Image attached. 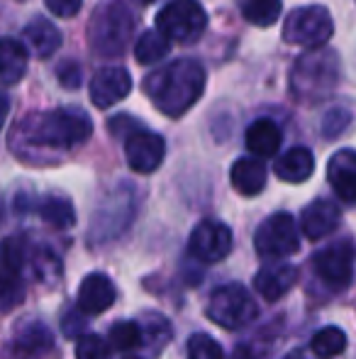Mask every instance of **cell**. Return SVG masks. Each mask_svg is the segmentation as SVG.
I'll return each instance as SVG.
<instances>
[{
	"label": "cell",
	"instance_id": "obj_1",
	"mask_svg": "<svg viewBox=\"0 0 356 359\" xmlns=\"http://www.w3.org/2000/svg\"><path fill=\"white\" fill-rule=\"evenodd\" d=\"M93 135V123L81 108H57L29 113L15 125L10 147L27 161L57 159L76 147L86 144Z\"/></svg>",
	"mask_w": 356,
	"mask_h": 359
},
{
	"label": "cell",
	"instance_id": "obj_2",
	"mask_svg": "<svg viewBox=\"0 0 356 359\" xmlns=\"http://www.w3.org/2000/svg\"><path fill=\"white\" fill-rule=\"evenodd\" d=\"M203 90L205 69L195 59H176V62L149 74L144 81V93L166 118L185 115L200 100Z\"/></svg>",
	"mask_w": 356,
	"mask_h": 359
},
{
	"label": "cell",
	"instance_id": "obj_3",
	"mask_svg": "<svg viewBox=\"0 0 356 359\" xmlns=\"http://www.w3.org/2000/svg\"><path fill=\"white\" fill-rule=\"evenodd\" d=\"M339 83V57L332 49L313 47L300 54L290 69V93L298 103L315 105Z\"/></svg>",
	"mask_w": 356,
	"mask_h": 359
},
{
	"label": "cell",
	"instance_id": "obj_4",
	"mask_svg": "<svg viewBox=\"0 0 356 359\" xmlns=\"http://www.w3.org/2000/svg\"><path fill=\"white\" fill-rule=\"evenodd\" d=\"M137 18L122 0H108L98 5L88 22V44L93 54L103 59L122 57L134 37Z\"/></svg>",
	"mask_w": 356,
	"mask_h": 359
},
{
	"label": "cell",
	"instance_id": "obj_5",
	"mask_svg": "<svg viewBox=\"0 0 356 359\" xmlns=\"http://www.w3.org/2000/svg\"><path fill=\"white\" fill-rule=\"evenodd\" d=\"M134 215H137V191L122 181L95 208L88 230V242L103 245V242L120 237L134 220Z\"/></svg>",
	"mask_w": 356,
	"mask_h": 359
},
{
	"label": "cell",
	"instance_id": "obj_6",
	"mask_svg": "<svg viewBox=\"0 0 356 359\" xmlns=\"http://www.w3.org/2000/svg\"><path fill=\"white\" fill-rule=\"evenodd\" d=\"M208 27V15L198 0H169L157 15V29L171 42H198Z\"/></svg>",
	"mask_w": 356,
	"mask_h": 359
},
{
	"label": "cell",
	"instance_id": "obj_7",
	"mask_svg": "<svg viewBox=\"0 0 356 359\" xmlns=\"http://www.w3.org/2000/svg\"><path fill=\"white\" fill-rule=\"evenodd\" d=\"M259 316L257 301L239 284H225L208 301V318L225 330H239Z\"/></svg>",
	"mask_w": 356,
	"mask_h": 359
},
{
	"label": "cell",
	"instance_id": "obj_8",
	"mask_svg": "<svg viewBox=\"0 0 356 359\" xmlns=\"http://www.w3.org/2000/svg\"><path fill=\"white\" fill-rule=\"evenodd\" d=\"M334 32L332 15L322 5H308L298 8L285 18L283 22V39L288 44H300V47H325Z\"/></svg>",
	"mask_w": 356,
	"mask_h": 359
},
{
	"label": "cell",
	"instance_id": "obj_9",
	"mask_svg": "<svg viewBox=\"0 0 356 359\" xmlns=\"http://www.w3.org/2000/svg\"><path fill=\"white\" fill-rule=\"evenodd\" d=\"M254 247L262 257L269 259H278V257H288L298 252L300 235L298 225H295L290 213H273L271 217L259 225L257 235H254Z\"/></svg>",
	"mask_w": 356,
	"mask_h": 359
},
{
	"label": "cell",
	"instance_id": "obj_10",
	"mask_svg": "<svg viewBox=\"0 0 356 359\" xmlns=\"http://www.w3.org/2000/svg\"><path fill=\"white\" fill-rule=\"evenodd\" d=\"M188 250L203 264L222 262L232 252V230L220 220H203L190 235Z\"/></svg>",
	"mask_w": 356,
	"mask_h": 359
},
{
	"label": "cell",
	"instance_id": "obj_11",
	"mask_svg": "<svg viewBox=\"0 0 356 359\" xmlns=\"http://www.w3.org/2000/svg\"><path fill=\"white\" fill-rule=\"evenodd\" d=\"M354 245L352 240H339L332 242L329 247H325L322 252L315 255V271L318 276L332 288H344L349 286L354 274Z\"/></svg>",
	"mask_w": 356,
	"mask_h": 359
},
{
	"label": "cell",
	"instance_id": "obj_12",
	"mask_svg": "<svg viewBox=\"0 0 356 359\" xmlns=\"http://www.w3.org/2000/svg\"><path fill=\"white\" fill-rule=\"evenodd\" d=\"M124 156L129 169H134L137 174H152L166 156V142L162 135L137 128L124 137Z\"/></svg>",
	"mask_w": 356,
	"mask_h": 359
},
{
	"label": "cell",
	"instance_id": "obj_13",
	"mask_svg": "<svg viewBox=\"0 0 356 359\" xmlns=\"http://www.w3.org/2000/svg\"><path fill=\"white\" fill-rule=\"evenodd\" d=\"M132 90V76L122 67H103L90 79V100L98 108H110L127 98Z\"/></svg>",
	"mask_w": 356,
	"mask_h": 359
},
{
	"label": "cell",
	"instance_id": "obj_14",
	"mask_svg": "<svg viewBox=\"0 0 356 359\" xmlns=\"http://www.w3.org/2000/svg\"><path fill=\"white\" fill-rule=\"evenodd\" d=\"M327 179L344 203H356V151L339 149L327 164Z\"/></svg>",
	"mask_w": 356,
	"mask_h": 359
},
{
	"label": "cell",
	"instance_id": "obj_15",
	"mask_svg": "<svg viewBox=\"0 0 356 359\" xmlns=\"http://www.w3.org/2000/svg\"><path fill=\"white\" fill-rule=\"evenodd\" d=\"M115 284L105 274H88L78 288V308L88 316L105 313L115 303Z\"/></svg>",
	"mask_w": 356,
	"mask_h": 359
},
{
	"label": "cell",
	"instance_id": "obj_16",
	"mask_svg": "<svg viewBox=\"0 0 356 359\" xmlns=\"http://www.w3.org/2000/svg\"><path fill=\"white\" fill-rule=\"evenodd\" d=\"M339 208L332 201H315L300 215V227L308 240H322L339 225Z\"/></svg>",
	"mask_w": 356,
	"mask_h": 359
},
{
	"label": "cell",
	"instance_id": "obj_17",
	"mask_svg": "<svg viewBox=\"0 0 356 359\" xmlns=\"http://www.w3.org/2000/svg\"><path fill=\"white\" fill-rule=\"evenodd\" d=\"M295 281H298V269H295V266L273 264L259 271L257 279H254V286H257V291L262 293L269 303H273V301H278V298H283L285 293L295 286Z\"/></svg>",
	"mask_w": 356,
	"mask_h": 359
},
{
	"label": "cell",
	"instance_id": "obj_18",
	"mask_svg": "<svg viewBox=\"0 0 356 359\" xmlns=\"http://www.w3.org/2000/svg\"><path fill=\"white\" fill-rule=\"evenodd\" d=\"M273 171L285 184H303V181H308L313 176L315 156L308 147H293L280 159H276Z\"/></svg>",
	"mask_w": 356,
	"mask_h": 359
},
{
	"label": "cell",
	"instance_id": "obj_19",
	"mask_svg": "<svg viewBox=\"0 0 356 359\" xmlns=\"http://www.w3.org/2000/svg\"><path fill=\"white\" fill-rule=\"evenodd\" d=\"M24 42L27 47L37 54L39 59H49L57 54V49L62 47V32L54 22H49L47 18H34L32 22L24 27Z\"/></svg>",
	"mask_w": 356,
	"mask_h": 359
},
{
	"label": "cell",
	"instance_id": "obj_20",
	"mask_svg": "<svg viewBox=\"0 0 356 359\" xmlns=\"http://www.w3.org/2000/svg\"><path fill=\"white\" fill-rule=\"evenodd\" d=\"M229 181L242 196H257L266 186V166H264V161L244 156V159H237L232 164Z\"/></svg>",
	"mask_w": 356,
	"mask_h": 359
},
{
	"label": "cell",
	"instance_id": "obj_21",
	"mask_svg": "<svg viewBox=\"0 0 356 359\" xmlns=\"http://www.w3.org/2000/svg\"><path fill=\"white\" fill-rule=\"evenodd\" d=\"M27 74V49L13 37L0 39V83L15 86Z\"/></svg>",
	"mask_w": 356,
	"mask_h": 359
},
{
	"label": "cell",
	"instance_id": "obj_22",
	"mask_svg": "<svg viewBox=\"0 0 356 359\" xmlns=\"http://www.w3.org/2000/svg\"><path fill=\"white\" fill-rule=\"evenodd\" d=\"M280 140H283L280 128L269 118L257 120L247 130V147L257 156H273L280 147Z\"/></svg>",
	"mask_w": 356,
	"mask_h": 359
},
{
	"label": "cell",
	"instance_id": "obj_23",
	"mask_svg": "<svg viewBox=\"0 0 356 359\" xmlns=\"http://www.w3.org/2000/svg\"><path fill=\"white\" fill-rule=\"evenodd\" d=\"M37 213L47 225L57 227V230H69L76 222V210H73L71 201L64 196H44L37 205Z\"/></svg>",
	"mask_w": 356,
	"mask_h": 359
},
{
	"label": "cell",
	"instance_id": "obj_24",
	"mask_svg": "<svg viewBox=\"0 0 356 359\" xmlns=\"http://www.w3.org/2000/svg\"><path fill=\"white\" fill-rule=\"evenodd\" d=\"M27 264V242L22 237H5L0 242V279H15Z\"/></svg>",
	"mask_w": 356,
	"mask_h": 359
},
{
	"label": "cell",
	"instance_id": "obj_25",
	"mask_svg": "<svg viewBox=\"0 0 356 359\" xmlns=\"http://www.w3.org/2000/svg\"><path fill=\"white\" fill-rule=\"evenodd\" d=\"M139 325H142V332H144V347H147L152 355H159L173 335L171 323H169L162 313H144V316L139 318Z\"/></svg>",
	"mask_w": 356,
	"mask_h": 359
},
{
	"label": "cell",
	"instance_id": "obj_26",
	"mask_svg": "<svg viewBox=\"0 0 356 359\" xmlns=\"http://www.w3.org/2000/svg\"><path fill=\"white\" fill-rule=\"evenodd\" d=\"M54 335L44 323H24L15 335V345L17 350L29 352V355H39V352L52 350Z\"/></svg>",
	"mask_w": 356,
	"mask_h": 359
},
{
	"label": "cell",
	"instance_id": "obj_27",
	"mask_svg": "<svg viewBox=\"0 0 356 359\" xmlns=\"http://www.w3.org/2000/svg\"><path fill=\"white\" fill-rule=\"evenodd\" d=\"M169 42H171V39L164 32H159V29H147V32L137 39V44H134V54H137V59L142 64H157L169 54V47H171Z\"/></svg>",
	"mask_w": 356,
	"mask_h": 359
},
{
	"label": "cell",
	"instance_id": "obj_28",
	"mask_svg": "<svg viewBox=\"0 0 356 359\" xmlns=\"http://www.w3.org/2000/svg\"><path fill=\"white\" fill-rule=\"evenodd\" d=\"M244 20L257 27H271L280 18V0H239Z\"/></svg>",
	"mask_w": 356,
	"mask_h": 359
},
{
	"label": "cell",
	"instance_id": "obj_29",
	"mask_svg": "<svg viewBox=\"0 0 356 359\" xmlns=\"http://www.w3.org/2000/svg\"><path fill=\"white\" fill-rule=\"evenodd\" d=\"M110 347L120 352L139 350L144 347V332L139 320H120L110 327Z\"/></svg>",
	"mask_w": 356,
	"mask_h": 359
},
{
	"label": "cell",
	"instance_id": "obj_30",
	"mask_svg": "<svg viewBox=\"0 0 356 359\" xmlns=\"http://www.w3.org/2000/svg\"><path fill=\"white\" fill-rule=\"evenodd\" d=\"M310 347H313V352L318 357L332 359L344 352V347H347V335H344L339 327H322V330L313 335Z\"/></svg>",
	"mask_w": 356,
	"mask_h": 359
},
{
	"label": "cell",
	"instance_id": "obj_31",
	"mask_svg": "<svg viewBox=\"0 0 356 359\" xmlns=\"http://www.w3.org/2000/svg\"><path fill=\"white\" fill-rule=\"evenodd\" d=\"M188 359H225L222 347L205 332H198L188 340Z\"/></svg>",
	"mask_w": 356,
	"mask_h": 359
},
{
	"label": "cell",
	"instance_id": "obj_32",
	"mask_svg": "<svg viewBox=\"0 0 356 359\" xmlns=\"http://www.w3.org/2000/svg\"><path fill=\"white\" fill-rule=\"evenodd\" d=\"M76 359H110V345L100 335L86 332L76 342Z\"/></svg>",
	"mask_w": 356,
	"mask_h": 359
},
{
	"label": "cell",
	"instance_id": "obj_33",
	"mask_svg": "<svg viewBox=\"0 0 356 359\" xmlns=\"http://www.w3.org/2000/svg\"><path fill=\"white\" fill-rule=\"evenodd\" d=\"M24 298V284L20 276L15 279H0V311L8 313L15 306H20Z\"/></svg>",
	"mask_w": 356,
	"mask_h": 359
},
{
	"label": "cell",
	"instance_id": "obj_34",
	"mask_svg": "<svg viewBox=\"0 0 356 359\" xmlns=\"http://www.w3.org/2000/svg\"><path fill=\"white\" fill-rule=\"evenodd\" d=\"M349 123H352V113H349L347 108H332L322 120L325 137H337V135H342L344 130L349 128Z\"/></svg>",
	"mask_w": 356,
	"mask_h": 359
},
{
	"label": "cell",
	"instance_id": "obj_35",
	"mask_svg": "<svg viewBox=\"0 0 356 359\" xmlns=\"http://www.w3.org/2000/svg\"><path fill=\"white\" fill-rule=\"evenodd\" d=\"M86 313L81 311V308H69L66 313H64L62 318V332L66 337H71V340H76V337L86 335Z\"/></svg>",
	"mask_w": 356,
	"mask_h": 359
},
{
	"label": "cell",
	"instance_id": "obj_36",
	"mask_svg": "<svg viewBox=\"0 0 356 359\" xmlns=\"http://www.w3.org/2000/svg\"><path fill=\"white\" fill-rule=\"evenodd\" d=\"M49 8V13H54L57 18H73L81 10L83 0H44Z\"/></svg>",
	"mask_w": 356,
	"mask_h": 359
},
{
	"label": "cell",
	"instance_id": "obj_37",
	"mask_svg": "<svg viewBox=\"0 0 356 359\" xmlns=\"http://www.w3.org/2000/svg\"><path fill=\"white\" fill-rule=\"evenodd\" d=\"M57 76H59V81L64 83V88H78V86H81V69H78L71 59L59 67Z\"/></svg>",
	"mask_w": 356,
	"mask_h": 359
},
{
	"label": "cell",
	"instance_id": "obj_38",
	"mask_svg": "<svg viewBox=\"0 0 356 359\" xmlns=\"http://www.w3.org/2000/svg\"><path fill=\"white\" fill-rule=\"evenodd\" d=\"M8 113H10V100H8V95L0 90V130H3L5 120H8Z\"/></svg>",
	"mask_w": 356,
	"mask_h": 359
},
{
	"label": "cell",
	"instance_id": "obj_39",
	"mask_svg": "<svg viewBox=\"0 0 356 359\" xmlns=\"http://www.w3.org/2000/svg\"><path fill=\"white\" fill-rule=\"evenodd\" d=\"M232 359H254V355H252V350H247V347H239Z\"/></svg>",
	"mask_w": 356,
	"mask_h": 359
},
{
	"label": "cell",
	"instance_id": "obj_40",
	"mask_svg": "<svg viewBox=\"0 0 356 359\" xmlns=\"http://www.w3.org/2000/svg\"><path fill=\"white\" fill-rule=\"evenodd\" d=\"M137 3H142V5H149V3H154V0H137Z\"/></svg>",
	"mask_w": 356,
	"mask_h": 359
},
{
	"label": "cell",
	"instance_id": "obj_41",
	"mask_svg": "<svg viewBox=\"0 0 356 359\" xmlns=\"http://www.w3.org/2000/svg\"><path fill=\"white\" fill-rule=\"evenodd\" d=\"M285 359H303L300 355H290V357H285Z\"/></svg>",
	"mask_w": 356,
	"mask_h": 359
},
{
	"label": "cell",
	"instance_id": "obj_42",
	"mask_svg": "<svg viewBox=\"0 0 356 359\" xmlns=\"http://www.w3.org/2000/svg\"><path fill=\"white\" fill-rule=\"evenodd\" d=\"M0 222H3V210H0Z\"/></svg>",
	"mask_w": 356,
	"mask_h": 359
},
{
	"label": "cell",
	"instance_id": "obj_43",
	"mask_svg": "<svg viewBox=\"0 0 356 359\" xmlns=\"http://www.w3.org/2000/svg\"><path fill=\"white\" fill-rule=\"evenodd\" d=\"M127 359H137V357H127Z\"/></svg>",
	"mask_w": 356,
	"mask_h": 359
}]
</instances>
